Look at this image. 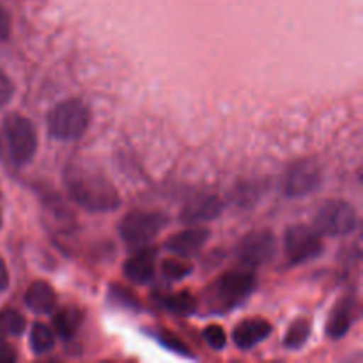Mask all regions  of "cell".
<instances>
[{
	"label": "cell",
	"mask_w": 363,
	"mask_h": 363,
	"mask_svg": "<svg viewBox=\"0 0 363 363\" xmlns=\"http://www.w3.org/2000/svg\"><path fill=\"white\" fill-rule=\"evenodd\" d=\"M311 337V321L308 319H296L293 325L289 326L284 339V346L287 350H300L305 346V342Z\"/></svg>",
	"instance_id": "cell-19"
},
{
	"label": "cell",
	"mask_w": 363,
	"mask_h": 363,
	"mask_svg": "<svg viewBox=\"0 0 363 363\" xmlns=\"http://www.w3.org/2000/svg\"><path fill=\"white\" fill-rule=\"evenodd\" d=\"M223 211V202L216 195H199L191 199L181 211L183 223H202L218 218Z\"/></svg>",
	"instance_id": "cell-10"
},
{
	"label": "cell",
	"mask_w": 363,
	"mask_h": 363,
	"mask_svg": "<svg viewBox=\"0 0 363 363\" xmlns=\"http://www.w3.org/2000/svg\"><path fill=\"white\" fill-rule=\"evenodd\" d=\"M110 298H112L113 303L123 305L124 308H138V300H135L130 291L123 289L119 286L110 287Z\"/></svg>",
	"instance_id": "cell-23"
},
{
	"label": "cell",
	"mask_w": 363,
	"mask_h": 363,
	"mask_svg": "<svg viewBox=\"0 0 363 363\" xmlns=\"http://www.w3.org/2000/svg\"><path fill=\"white\" fill-rule=\"evenodd\" d=\"M4 137L11 160L16 165H27L38 151V135L35 128L27 117L20 113H9L4 119Z\"/></svg>",
	"instance_id": "cell-5"
},
{
	"label": "cell",
	"mask_w": 363,
	"mask_h": 363,
	"mask_svg": "<svg viewBox=\"0 0 363 363\" xmlns=\"http://www.w3.org/2000/svg\"><path fill=\"white\" fill-rule=\"evenodd\" d=\"M25 318L14 308H6L0 312V339L6 337H20L25 330Z\"/></svg>",
	"instance_id": "cell-18"
},
{
	"label": "cell",
	"mask_w": 363,
	"mask_h": 363,
	"mask_svg": "<svg viewBox=\"0 0 363 363\" xmlns=\"http://www.w3.org/2000/svg\"><path fill=\"white\" fill-rule=\"evenodd\" d=\"M14 94V84L2 69H0V108L6 106L7 103L13 99Z\"/></svg>",
	"instance_id": "cell-24"
},
{
	"label": "cell",
	"mask_w": 363,
	"mask_h": 363,
	"mask_svg": "<svg viewBox=\"0 0 363 363\" xmlns=\"http://www.w3.org/2000/svg\"><path fill=\"white\" fill-rule=\"evenodd\" d=\"M9 286V273H7L6 262L0 259V291H6Z\"/></svg>",
	"instance_id": "cell-28"
},
{
	"label": "cell",
	"mask_w": 363,
	"mask_h": 363,
	"mask_svg": "<svg viewBox=\"0 0 363 363\" xmlns=\"http://www.w3.org/2000/svg\"><path fill=\"white\" fill-rule=\"evenodd\" d=\"M11 32V20H9V14L6 13V9L2 7L0 4V43L6 41L7 35Z\"/></svg>",
	"instance_id": "cell-27"
},
{
	"label": "cell",
	"mask_w": 363,
	"mask_h": 363,
	"mask_svg": "<svg viewBox=\"0 0 363 363\" xmlns=\"http://www.w3.org/2000/svg\"><path fill=\"white\" fill-rule=\"evenodd\" d=\"M0 227H2V216H0Z\"/></svg>",
	"instance_id": "cell-29"
},
{
	"label": "cell",
	"mask_w": 363,
	"mask_h": 363,
	"mask_svg": "<svg viewBox=\"0 0 363 363\" xmlns=\"http://www.w3.org/2000/svg\"><path fill=\"white\" fill-rule=\"evenodd\" d=\"M353 312H354V298L346 296L337 301L335 307L330 312L328 323H326V335L332 340H339L346 335L353 326Z\"/></svg>",
	"instance_id": "cell-13"
},
{
	"label": "cell",
	"mask_w": 363,
	"mask_h": 363,
	"mask_svg": "<svg viewBox=\"0 0 363 363\" xmlns=\"http://www.w3.org/2000/svg\"><path fill=\"white\" fill-rule=\"evenodd\" d=\"M255 289V275L252 272H227L206 289V303L209 312L222 314L243 303Z\"/></svg>",
	"instance_id": "cell-2"
},
{
	"label": "cell",
	"mask_w": 363,
	"mask_h": 363,
	"mask_svg": "<svg viewBox=\"0 0 363 363\" xmlns=\"http://www.w3.org/2000/svg\"><path fill=\"white\" fill-rule=\"evenodd\" d=\"M358 225V215L353 206L340 199L323 202L314 216V229L321 236L340 238L353 233Z\"/></svg>",
	"instance_id": "cell-6"
},
{
	"label": "cell",
	"mask_w": 363,
	"mask_h": 363,
	"mask_svg": "<svg viewBox=\"0 0 363 363\" xmlns=\"http://www.w3.org/2000/svg\"><path fill=\"white\" fill-rule=\"evenodd\" d=\"M80 326V312L77 308H62L53 314V332L62 339H73Z\"/></svg>",
	"instance_id": "cell-16"
},
{
	"label": "cell",
	"mask_w": 363,
	"mask_h": 363,
	"mask_svg": "<svg viewBox=\"0 0 363 363\" xmlns=\"http://www.w3.org/2000/svg\"><path fill=\"white\" fill-rule=\"evenodd\" d=\"M162 273L165 279L169 280H183L184 277H188L191 273V266L190 264H184L181 261H165L162 264Z\"/></svg>",
	"instance_id": "cell-21"
},
{
	"label": "cell",
	"mask_w": 363,
	"mask_h": 363,
	"mask_svg": "<svg viewBox=\"0 0 363 363\" xmlns=\"http://www.w3.org/2000/svg\"><path fill=\"white\" fill-rule=\"evenodd\" d=\"M25 305L34 314H52L57 307V294L50 284L38 280L25 293Z\"/></svg>",
	"instance_id": "cell-15"
},
{
	"label": "cell",
	"mask_w": 363,
	"mask_h": 363,
	"mask_svg": "<svg viewBox=\"0 0 363 363\" xmlns=\"http://www.w3.org/2000/svg\"><path fill=\"white\" fill-rule=\"evenodd\" d=\"M91 124V112L82 99H64L53 106L46 117L48 135L55 140H80Z\"/></svg>",
	"instance_id": "cell-3"
},
{
	"label": "cell",
	"mask_w": 363,
	"mask_h": 363,
	"mask_svg": "<svg viewBox=\"0 0 363 363\" xmlns=\"http://www.w3.org/2000/svg\"><path fill=\"white\" fill-rule=\"evenodd\" d=\"M28 342H30L32 351L35 354H45L55 346V332L50 326L43 325V323H35L30 330Z\"/></svg>",
	"instance_id": "cell-17"
},
{
	"label": "cell",
	"mask_w": 363,
	"mask_h": 363,
	"mask_svg": "<svg viewBox=\"0 0 363 363\" xmlns=\"http://www.w3.org/2000/svg\"><path fill=\"white\" fill-rule=\"evenodd\" d=\"M277 254V240L269 230H254L236 247L238 261L248 268H257L272 261Z\"/></svg>",
	"instance_id": "cell-9"
},
{
	"label": "cell",
	"mask_w": 363,
	"mask_h": 363,
	"mask_svg": "<svg viewBox=\"0 0 363 363\" xmlns=\"http://www.w3.org/2000/svg\"><path fill=\"white\" fill-rule=\"evenodd\" d=\"M208 240L209 230L202 229V227H195V229H186L179 234H174L165 243V248L170 254L186 259L197 255L201 248L208 243Z\"/></svg>",
	"instance_id": "cell-11"
},
{
	"label": "cell",
	"mask_w": 363,
	"mask_h": 363,
	"mask_svg": "<svg viewBox=\"0 0 363 363\" xmlns=\"http://www.w3.org/2000/svg\"><path fill=\"white\" fill-rule=\"evenodd\" d=\"M162 335L163 337H158V340H160V344H162V346H165L167 350L176 351V353H181L183 357H191V354L186 351V346H184L181 340L174 339V337L169 335V333H162Z\"/></svg>",
	"instance_id": "cell-25"
},
{
	"label": "cell",
	"mask_w": 363,
	"mask_h": 363,
	"mask_svg": "<svg viewBox=\"0 0 363 363\" xmlns=\"http://www.w3.org/2000/svg\"><path fill=\"white\" fill-rule=\"evenodd\" d=\"M202 335H204V340L208 342V346L213 347L215 351H220L225 347L227 335H225V332H223L222 326H218V325L206 326L204 332H202Z\"/></svg>",
	"instance_id": "cell-22"
},
{
	"label": "cell",
	"mask_w": 363,
	"mask_h": 363,
	"mask_svg": "<svg viewBox=\"0 0 363 363\" xmlns=\"http://www.w3.org/2000/svg\"><path fill=\"white\" fill-rule=\"evenodd\" d=\"M124 277L137 286L151 282L155 277V252L140 250L124 262Z\"/></svg>",
	"instance_id": "cell-14"
},
{
	"label": "cell",
	"mask_w": 363,
	"mask_h": 363,
	"mask_svg": "<svg viewBox=\"0 0 363 363\" xmlns=\"http://www.w3.org/2000/svg\"><path fill=\"white\" fill-rule=\"evenodd\" d=\"M64 186L74 204L87 211H113L121 206L116 186L99 170L85 165H67L64 170Z\"/></svg>",
	"instance_id": "cell-1"
},
{
	"label": "cell",
	"mask_w": 363,
	"mask_h": 363,
	"mask_svg": "<svg viewBox=\"0 0 363 363\" xmlns=\"http://www.w3.org/2000/svg\"><path fill=\"white\" fill-rule=\"evenodd\" d=\"M321 181L323 172L319 163L314 160H300L286 172L282 184L284 195L289 199L307 197L321 186Z\"/></svg>",
	"instance_id": "cell-8"
},
{
	"label": "cell",
	"mask_w": 363,
	"mask_h": 363,
	"mask_svg": "<svg viewBox=\"0 0 363 363\" xmlns=\"http://www.w3.org/2000/svg\"><path fill=\"white\" fill-rule=\"evenodd\" d=\"M284 250H286L289 264L296 266L319 257L323 254V241L318 230L298 223V225L287 227L284 234Z\"/></svg>",
	"instance_id": "cell-7"
},
{
	"label": "cell",
	"mask_w": 363,
	"mask_h": 363,
	"mask_svg": "<svg viewBox=\"0 0 363 363\" xmlns=\"http://www.w3.org/2000/svg\"><path fill=\"white\" fill-rule=\"evenodd\" d=\"M162 307L167 308L169 312L177 315H190L191 312L197 308V303H195L194 296L188 293H179V294H172V296H165L162 298Z\"/></svg>",
	"instance_id": "cell-20"
},
{
	"label": "cell",
	"mask_w": 363,
	"mask_h": 363,
	"mask_svg": "<svg viewBox=\"0 0 363 363\" xmlns=\"http://www.w3.org/2000/svg\"><path fill=\"white\" fill-rule=\"evenodd\" d=\"M272 325L266 319H245L240 325L234 328L233 340L240 350L247 351L261 344L262 340L268 339L272 335Z\"/></svg>",
	"instance_id": "cell-12"
},
{
	"label": "cell",
	"mask_w": 363,
	"mask_h": 363,
	"mask_svg": "<svg viewBox=\"0 0 363 363\" xmlns=\"http://www.w3.org/2000/svg\"><path fill=\"white\" fill-rule=\"evenodd\" d=\"M16 351L13 350V346L6 342L4 339H0V363H13L16 362Z\"/></svg>",
	"instance_id": "cell-26"
},
{
	"label": "cell",
	"mask_w": 363,
	"mask_h": 363,
	"mask_svg": "<svg viewBox=\"0 0 363 363\" xmlns=\"http://www.w3.org/2000/svg\"><path fill=\"white\" fill-rule=\"evenodd\" d=\"M169 223V216L162 211H142L135 209L124 215L119 222V236L130 247H144L151 243Z\"/></svg>",
	"instance_id": "cell-4"
}]
</instances>
